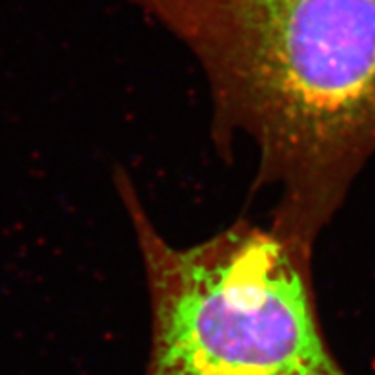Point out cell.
I'll list each match as a JSON object with an SVG mask.
<instances>
[{"label": "cell", "instance_id": "cell-1", "mask_svg": "<svg viewBox=\"0 0 375 375\" xmlns=\"http://www.w3.org/2000/svg\"><path fill=\"white\" fill-rule=\"evenodd\" d=\"M198 63L221 155L248 143L269 226L314 248L375 157V0H132Z\"/></svg>", "mask_w": 375, "mask_h": 375}, {"label": "cell", "instance_id": "cell-2", "mask_svg": "<svg viewBox=\"0 0 375 375\" xmlns=\"http://www.w3.org/2000/svg\"><path fill=\"white\" fill-rule=\"evenodd\" d=\"M113 184L146 274L144 375H351L323 332L313 248L247 219L174 247L127 170L115 169Z\"/></svg>", "mask_w": 375, "mask_h": 375}]
</instances>
